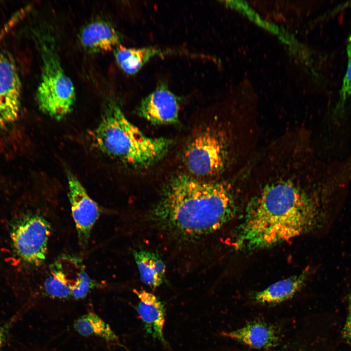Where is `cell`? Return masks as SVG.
<instances>
[{"instance_id":"obj_12","label":"cell","mask_w":351,"mask_h":351,"mask_svg":"<svg viewBox=\"0 0 351 351\" xmlns=\"http://www.w3.org/2000/svg\"><path fill=\"white\" fill-rule=\"evenodd\" d=\"M82 47L89 52L97 53L114 50L120 42L116 29L104 20H95L84 26L79 35Z\"/></svg>"},{"instance_id":"obj_8","label":"cell","mask_w":351,"mask_h":351,"mask_svg":"<svg viewBox=\"0 0 351 351\" xmlns=\"http://www.w3.org/2000/svg\"><path fill=\"white\" fill-rule=\"evenodd\" d=\"M68 196L80 246L85 249L94 225L99 215L98 204L71 172L67 174Z\"/></svg>"},{"instance_id":"obj_20","label":"cell","mask_w":351,"mask_h":351,"mask_svg":"<svg viewBox=\"0 0 351 351\" xmlns=\"http://www.w3.org/2000/svg\"><path fill=\"white\" fill-rule=\"evenodd\" d=\"M341 334L344 340L351 346V293L348 296L346 315Z\"/></svg>"},{"instance_id":"obj_18","label":"cell","mask_w":351,"mask_h":351,"mask_svg":"<svg viewBox=\"0 0 351 351\" xmlns=\"http://www.w3.org/2000/svg\"><path fill=\"white\" fill-rule=\"evenodd\" d=\"M76 279L71 285V296L76 299L85 297L94 286L93 281L82 266L77 273Z\"/></svg>"},{"instance_id":"obj_21","label":"cell","mask_w":351,"mask_h":351,"mask_svg":"<svg viewBox=\"0 0 351 351\" xmlns=\"http://www.w3.org/2000/svg\"><path fill=\"white\" fill-rule=\"evenodd\" d=\"M3 339V334L2 331L0 330V348L2 345V341Z\"/></svg>"},{"instance_id":"obj_13","label":"cell","mask_w":351,"mask_h":351,"mask_svg":"<svg viewBox=\"0 0 351 351\" xmlns=\"http://www.w3.org/2000/svg\"><path fill=\"white\" fill-rule=\"evenodd\" d=\"M308 272L301 273L278 281L265 289L254 292L252 299L256 303L273 305L292 298L304 286Z\"/></svg>"},{"instance_id":"obj_16","label":"cell","mask_w":351,"mask_h":351,"mask_svg":"<svg viewBox=\"0 0 351 351\" xmlns=\"http://www.w3.org/2000/svg\"><path fill=\"white\" fill-rule=\"evenodd\" d=\"M75 330L83 336H97L108 342L118 341L110 326L95 313L90 312L79 317L74 323Z\"/></svg>"},{"instance_id":"obj_7","label":"cell","mask_w":351,"mask_h":351,"mask_svg":"<svg viewBox=\"0 0 351 351\" xmlns=\"http://www.w3.org/2000/svg\"><path fill=\"white\" fill-rule=\"evenodd\" d=\"M21 84L12 56L0 51V127L11 124L18 118Z\"/></svg>"},{"instance_id":"obj_4","label":"cell","mask_w":351,"mask_h":351,"mask_svg":"<svg viewBox=\"0 0 351 351\" xmlns=\"http://www.w3.org/2000/svg\"><path fill=\"white\" fill-rule=\"evenodd\" d=\"M97 148L109 157L135 168H148L168 153L172 141L145 135L125 117L118 105L110 101L92 133Z\"/></svg>"},{"instance_id":"obj_10","label":"cell","mask_w":351,"mask_h":351,"mask_svg":"<svg viewBox=\"0 0 351 351\" xmlns=\"http://www.w3.org/2000/svg\"><path fill=\"white\" fill-rule=\"evenodd\" d=\"M222 335L255 349H270L276 347L280 333L272 324L263 321L250 322L236 329L222 332Z\"/></svg>"},{"instance_id":"obj_22","label":"cell","mask_w":351,"mask_h":351,"mask_svg":"<svg viewBox=\"0 0 351 351\" xmlns=\"http://www.w3.org/2000/svg\"><path fill=\"white\" fill-rule=\"evenodd\" d=\"M289 351V350H285V349H284V350H277V351Z\"/></svg>"},{"instance_id":"obj_17","label":"cell","mask_w":351,"mask_h":351,"mask_svg":"<svg viewBox=\"0 0 351 351\" xmlns=\"http://www.w3.org/2000/svg\"><path fill=\"white\" fill-rule=\"evenodd\" d=\"M44 288L48 295L54 298H66L71 296V283L60 261L51 266L50 274L45 280Z\"/></svg>"},{"instance_id":"obj_9","label":"cell","mask_w":351,"mask_h":351,"mask_svg":"<svg viewBox=\"0 0 351 351\" xmlns=\"http://www.w3.org/2000/svg\"><path fill=\"white\" fill-rule=\"evenodd\" d=\"M178 98L164 84L156 89L141 101L137 113L154 124H170L178 121Z\"/></svg>"},{"instance_id":"obj_19","label":"cell","mask_w":351,"mask_h":351,"mask_svg":"<svg viewBox=\"0 0 351 351\" xmlns=\"http://www.w3.org/2000/svg\"><path fill=\"white\" fill-rule=\"evenodd\" d=\"M348 64L339 91V100L337 109L343 107L346 101L351 97V34L349 36L347 44Z\"/></svg>"},{"instance_id":"obj_3","label":"cell","mask_w":351,"mask_h":351,"mask_svg":"<svg viewBox=\"0 0 351 351\" xmlns=\"http://www.w3.org/2000/svg\"><path fill=\"white\" fill-rule=\"evenodd\" d=\"M258 130L254 117L240 113L203 126L184 151L189 174L210 180L230 170L238 176L257 153Z\"/></svg>"},{"instance_id":"obj_15","label":"cell","mask_w":351,"mask_h":351,"mask_svg":"<svg viewBox=\"0 0 351 351\" xmlns=\"http://www.w3.org/2000/svg\"><path fill=\"white\" fill-rule=\"evenodd\" d=\"M133 255L142 282L153 289L160 286L164 280L166 267L159 256L146 250L135 251Z\"/></svg>"},{"instance_id":"obj_14","label":"cell","mask_w":351,"mask_h":351,"mask_svg":"<svg viewBox=\"0 0 351 351\" xmlns=\"http://www.w3.org/2000/svg\"><path fill=\"white\" fill-rule=\"evenodd\" d=\"M114 51L117 64L123 71L129 75L136 73L150 59L156 56L184 53L178 50L154 47L127 48L121 44Z\"/></svg>"},{"instance_id":"obj_6","label":"cell","mask_w":351,"mask_h":351,"mask_svg":"<svg viewBox=\"0 0 351 351\" xmlns=\"http://www.w3.org/2000/svg\"><path fill=\"white\" fill-rule=\"evenodd\" d=\"M51 226L42 216L26 214L14 224L11 232L12 245L24 262L39 265L46 258Z\"/></svg>"},{"instance_id":"obj_11","label":"cell","mask_w":351,"mask_h":351,"mask_svg":"<svg viewBox=\"0 0 351 351\" xmlns=\"http://www.w3.org/2000/svg\"><path fill=\"white\" fill-rule=\"evenodd\" d=\"M133 292L139 299L136 311L144 324L146 332L154 339L166 345L167 343L163 334L164 304L155 295L145 290H134Z\"/></svg>"},{"instance_id":"obj_2","label":"cell","mask_w":351,"mask_h":351,"mask_svg":"<svg viewBox=\"0 0 351 351\" xmlns=\"http://www.w3.org/2000/svg\"><path fill=\"white\" fill-rule=\"evenodd\" d=\"M238 197L235 179L206 180L181 174L164 188L151 218L171 235L197 238L215 232L233 218Z\"/></svg>"},{"instance_id":"obj_5","label":"cell","mask_w":351,"mask_h":351,"mask_svg":"<svg viewBox=\"0 0 351 351\" xmlns=\"http://www.w3.org/2000/svg\"><path fill=\"white\" fill-rule=\"evenodd\" d=\"M41 78L36 92L39 108L49 116L61 119L72 111L75 89L63 70L54 42L44 40L40 44Z\"/></svg>"},{"instance_id":"obj_1","label":"cell","mask_w":351,"mask_h":351,"mask_svg":"<svg viewBox=\"0 0 351 351\" xmlns=\"http://www.w3.org/2000/svg\"><path fill=\"white\" fill-rule=\"evenodd\" d=\"M310 164L300 154L278 153L261 158L244 173L239 182L254 191L235 231L236 249L269 248L311 228L317 206Z\"/></svg>"}]
</instances>
